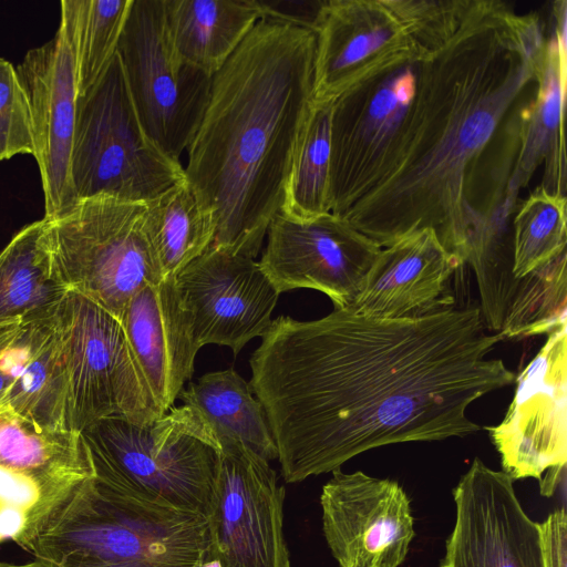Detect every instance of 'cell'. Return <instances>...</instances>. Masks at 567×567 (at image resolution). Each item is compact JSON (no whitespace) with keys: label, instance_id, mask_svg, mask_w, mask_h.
<instances>
[{"label":"cell","instance_id":"6da1fadb","mask_svg":"<svg viewBox=\"0 0 567 567\" xmlns=\"http://www.w3.org/2000/svg\"><path fill=\"white\" fill-rule=\"evenodd\" d=\"M478 307L411 319L334 309L271 321L250 358L249 384L266 413L286 482L333 472L369 450L465 437L468 406L515 381L488 353Z\"/></svg>","mask_w":567,"mask_h":567},{"label":"cell","instance_id":"7a4b0ae2","mask_svg":"<svg viewBox=\"0 0 567 567\" xmlns=\"http://www.w3.org/2000/svg\"><path fill=\"white\" fill-rule=\"evenodd\" d=\"M546 42L537 13L470 0L435 49L422 122L404 163L341 218L381 248L430 228L464 266L465 196L511 114L535 95Z\"/></svg>","mask_w":567,"mask_h":567},{"label":"cell","instance_id":"3957f363","mask_svg":"<svg viewBox=\"0 0 567 567\" xmlns=\"http://www.w3.org/2000/svg\"><path fill=\"white\" fill-rule=\"evenodd\" d=\"M316 45L313 31L261 18L213 76L184 167L214 218L210 245L257 257L312 103Z\"/></svg>","mask_w":567,"mask_h":567},{"label":"cell","instance_id":"277c9868","mask_svg":"<svg viewBox=\"0 0 567 567\" xmlns=\"http://www.w3.org/2000/svg\"><path fill=\"white\" fill-rule=\"evenodd\" d=\"M16 544L43 567H220L207 516L94 476L71 487Z\"/></svg>","mask_w":567,"mask_h":567},{"label":"cell","instance_id":"5b68a950","mask_svg":"<svg viewBox=\"0 0 567 567\" xmlns=\"http://www.w3.org/2000/svg\"><path fill=\"white\" fill-rule=\"evenodd\" d=\"M450 23L415 32L416 48L332 102L330 213L343 217L404 163L420 128L437 44Z\"/></svg>","mask_w":567,"mask_h":567},{"label":"cell","instance_id":"8992f818","mask_svg":"<svg viewBox=\"0 0 567 567\" xmlns=\"http://www.w3.org/2000/svg\"><path fill=\"white\" fill-rule=\"evenodd\" d=\"M81 434L96 480L208 517L221 450L194 408H172L147 424L106 417Z\"/></svg>","mask_w":567,"mask_h":567},{"label":"cell","instance_id":"52a82bcc","mask_svg":"<svg viewBox=\"0 0 567 567\" xmlns=\"http://www.w3.org/2000/svg\"><path fill=\"white\" fill-rule=\"evenodd\" d=\"M70 175L78 202L105 195L146 203L185 177L144 131L117 53L76 99Z\"/></svg>","mask_w":567,"mask_h":567},{"label":"cell","instance_id":"ba28073f","mask_svg":"<svg viewBox=\"0 0 567 567\" xmlns=\"http://www.w3.org/2000/svg\"><path fill=\"white\" fill-rule=\"evenodd\" d=\"M145 203L100 195L47 220L54 275L118 319L135 292L163 280L144 227Z\"/></svg>","mask_w":567,"mask_h":567},{"label":"cell","instance_id":"9c48e42d","mask_svg":"<svg viewBox=\"0 0 567 567\" xmlns=\"http://www.w3.org/2000/svg\"><path fill=\"white\" fill-rule=\"evenodd\" d=\"M66 377L70 431L106 419L153 422L159 410L134 359L121 320L68 290L55 311Z\"/></svg>","mask_w":567,"mask_h":567},{"label":"cell","instance_id":"30bf717a","mask_svg":"<svg viewBox=\"0 0 567 567\" xmlns=\"http://www.w3.org/2000/svg\"><path fill=\"white\" fill-rule=\"evenodd\" d=\"M116 53L144 131L179 162L206 112L213 78L174 50L163 0H133Z\"/></svg>","mask_w":567,"mask_h":567},{"label":"cell","instance_id":"8fae6325","mask_svg":"<svg viewBox=\"0 0 567 567\" xmlns=\"http://www.w3.org/2000/svg\"><path fill=\"white\" fill-rule=\"evenodd\" d=\"M567 323L558 327L515 378L503 421L486 427L513 481H542L567 464Z\"/></svg>","mask_w":567,"mask_h":567},{"label":"cell","instance_id":"7c38bea8","mask_svg":"<svg viewBox=\"0 0 567 567\" xmlns=\"http://www.w3.org/2000/svg\"><path fill=\"white\" fill-rule=\"evenodd\" d=\"M259 265L281 293L298 288L323 292L334 309L348 308L381 247L343 218L326 213L295 219L278 213L267 230Z\"/></svg>","mask_w":567,"mask_h":567},{"label":"cell","instance_id":"4fadbf2b","mask_svg":"<svg viewBox=\"0 0 567 567\" xmlns=\"http://www.w3.org/2000/svg\"><path fill=\"white\" fill-rule=\"evenodd\" d=\"M220 450L208 515L220 567H291L276 472L240 444Z\"/></svg>","mask_w":567,"mask_h":567},{"label":"cell","instance_id":"5bb4252c","mask_svg":"<svg viewBox=\"0 0 567 567\" xmlns=\"http://www.w3.org/2000/svg\"><path fill=\"white\" fill-rule=\"evenodd\" d=\"M199 348L236 355L271 324L280 292L252 258L210 245L173 278Z\"/></svg>","mask_w":567,"mask_h":567},{"label":"cell","instance_id":"9a60e30c","mask_svg":"<svg viewBox=\"0 0 567 567\" xmlns=\"http://www.w3.org/2000/svg\"><path fill=\"white\" fill-rule=\"evenodd\" d=\"M322 529L339 567H400L415 536L411 502L393 480L340 468L322 486Z\"/></svg>","mask_w":567,"mask_h":567},{"label":"cell","instance_id":"2e32d148","mask_svg":"<svg viewBox=\"0 0 567 567\" xmlns=\"http://www.w3.org/2000/svg\"><path fill=\"white\" fill-rule=\"evenodd\" d=\"M452 494L455 524L441 567H544L538 523L507 474L475 457Z\"/></svg>","mask_w":567,"mask_h":567},{"label":"cell","instance_id":"e0dca14e","mask_svg":"<svg viewBox=\"0 0 567 567\" xmlns=\"http://www.w3.org/2000/svg\"><path fill=\"white\" fill-rule=\"evenodd\" d=\"M406 0H326L316 31L313 102L353 84L417 45Z\"/></svg>","mask_w":567,"mask_h":567},{"label":"cell","instance_id":"ac0fdd59","mask_svg":"<svg viewBox=\"0 0 567 567\" xmlns=\"http://www.w3.org/2000/svg\"><path fill=\"white\" fill-rule=\"evenodd\" d=\"M27 94L33 128L34 158L44 195V219L52 220L78 203L70 175L78 86L68 33L27 52L16 68Z\"/></svg>","mask_w":567,"mask_h":567},{"label":"cell","instance_id":"d6986e66","mask_svg":"<svg viewBox=\"0 0 567 567\" xmlns=\"http://www.w3.org/2000/svg\"><path fill=\"white\" fill-rule=\"evenodd\" d=\"M461 267L432 229L412 231L381 248L348 309L381 319H411L453 307L445 292Z\"/></svg>","mask_w":567,"mask_h":567},{"label":"cell","instance_id":"ffe728a7","mask_svg":"<svg viewBox=\"0 0 567 567\" xmlns=\"http://www.w3.org/2000/svg\"><path fill=\"white\" fill-rule=\"evenodd\" d=\"M120 320L154 401L165 414L192 378L200 349L174 279L142 287Z\"/></svg>","mask_w":567,"mask_h":567},{"label":"cell","instance_id":"44dd1931","mask_svg":"<svg viewBox=\"0 0 567 567\" xmlns=\"http://www.w3.org/2000/svg\"><path fill=\"white\" fill-rule=\"evenodd\" d=\"M58 306L9 328L0 348V367L11 383L7 405L13 416L39 430L70 431Z\"/></svg>","mask_w":567,"mask_h":567},{"label":"cell","instance_id":"7402d4cb","mask_svg":"<svg viewBox=\"0 0 567 567\" xmlns=\"http://www.w3.org/2000/svg\"><path fill=\"white\" fill-rule=\"evenodd\" d=\"M566 1L553 4L554 29L546 42L543 71L534 99L525 112L520 148L507 192L518 197L538 166H544L543 186L548 193L565 196L566 150L564 110L566 95Z\"/></svg>","mask_w":567,"mask_h":567},{"label":"cell","instance_id":"603a6c76","mask_svg":"<svg viewBox=\"0 0 567 567\" xmlns=\"http://www.w3.org/2000/svg\"><path fill=\"white\" fill-rule=\"evenodd\" d=\"M0 465L32 483L50 507L79 482L94 476L82 434L39 430L0 415Z\"/></svg>","mask_w":567,"mask_h":567},{"label":"cell","instance_id":"cb8c5ba5","mask_svg":"<svg viewBox=\"0 0 567 567\" xmlns=\"http://www.w3.org/2000/svg\"><path fill=\"white\" fill-rule=\"evenodd\" d=\"M163 7L178 56L212 78L261 19L254 0H163Z\"/></svg>","mask_w":567,"mask_h":567},{"label":"cell","instance_id":"d4e9b609","mask_svg":"<svg viewBox=\"0 0 567 567\" xmlns=\"http://www.w3.org/2000/svg\"><path fill=\"white\" fill-rule=\"evenodd\" d=\"M178 399L202 415L220 449L240 444L268 462L278 457L264 408L234 369L205 373Z\"/></svg>","mask_w":567,"mask_h":567},{"label":"cell","instance_id":"484cf974","mask_svg":"<svg viewBox=\"0 0 567 567\" xmlns=\"http://www.w3.org/2000/svg\"><path fill=\"white\" fill-rule=\"evenodd\" d=\"M44 218L21 228L0 250V328L53 310L68 289L53 272Z\"/></svg>","mask_w":567,"mask_h":567},{"label":"cell","instance_id":"4316f807","mask_svg":"<svg viewBox=\"0 0 567 567\" xmlns=\"http://www.w3.org/2000/svg\"><path fill=\"white\" fill-rule=\"evenodd\" d=\"M144 227L163 279L174 278L215 236L214 218L186 177L145 203Z\"/></svg>","mask_w":567,"mask_h":567},{"label":"cell","instance_id":"83f0119b","mask_svg":"<svg viewBox=\"0 0 567 567\" xmlns=\"http://www.w3.org/2000/svg\"><path fill=\"white\" fill-rule=\"evenodd\" d=\"M332 102L311 103L287 177L281 214L309 219L330 213Z\"/></svg>","mask_w":567,"mask_h":567},{"label":"cell","instance_id":"f1b7e54d","mask_svg":"<svg viewBox=\"0 0 567 567\" xmlns=\"http://www.w3.org/2000/svg\"><path fill=\"white\" fill-rule=\"evenodd\" d=\"M133 0H62L60 24L73 52L78 96L104 73L116 54Z\"/></svg>","mask_w":567,"mask_h":567},{"label":"cell","instance_id":"f546056e","mask_svg":"<svg viewBox=\"0 0 567 567\" xmlns=\"http://www.w3.org/2000/svg\"><path fill=\"white\" fill-rule=\"evenodd\" d=\"M567 251L519 278L501 334L522 339L549 334L567 323Z\"/></svg>","mask_w":567,"mask_h":567},{"label":"cell","instance_id":"4dcf8cb0","mask_svg":"<svg viewBox=\"0 0 567 567\" xmlns=\"http://www.w3.org/2000/svg\"><path fill=\"white\" fill-rule=\"evenodd\" d=\"M566 196L537 186L513 217V274L519 279L566 251Z\"/></svg>","mask_w":567,"mask_h":567},{"label":"cell","instance_id":"1f68e13d","mask_svg":"<svg viewBox=\"0 0 567 567\" xmlns=\"http://www.w3.org/2000/svg\"><path fill=\"white\" fill-rule=\"evenodd\" d=\"M34 154L30 105L16 68L0 58V161Z\"/></svg>","mask_w":567,"mask_h":567},{"label":"cell","instance_id":"d6a6232c","mask_svg":"<svg viewBox=\"0 0 567 567\" xmlns=\"http://www.w3.org/2000/svg\"><path fill=\"white\" fill-rule=\"evenodd\" d=\"M261 18L289 23L316 33L326 0H254Z\"/></svg>","mask_w":567,"mask_h":567},{"label":"cell","instance_id":"836d02e7","mask_svg":"<svg viewBox=\"0 0 567 567\" xmlns=\"http://www.w3.org/2000/svg\"><path fill=\"white\" fill-rule=\"evenodd\" d=\"M544 567H567V515L559 508L538 523Z\"/></svg>","mask_w":567,"mask_h":567},{"label":"cell","instance_id":"e575fe53","mask_svg":"<svg viewBox=\"0 0 567 567\" xmlns=\"http://www.w3.org/2000/svg\"><path fill=\"white\" fill-rule=\"evenodd\" d=\"M0 567H43V566L41 564H39L38 561L33 560L31 563H27V564H22V565L0 561Z\"/></svg>","mask_w":567,"mask_h":567},{"label":"cell","instance_id":"d590c367","mask_svg":"<svg viewBox=\"0 0 567 567\" xmlns=\"http://www.w3.org/2000/svg\"><path fill=\"white\" fill-rule=\"evenodd\" d=\"M6 414H11L9 412H3V411H0V415H6Z\"/></svg>","mask_w":567,"mask_h":567}]
</instances>
